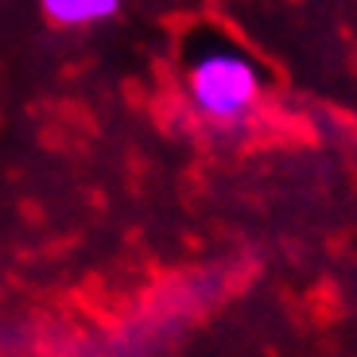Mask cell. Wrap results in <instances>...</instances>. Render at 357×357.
Segmentation results:
<instances>
[{
  "instance_id": "obj_1",
  "label": "cell",
  "mask_w": 357,
  "mask_h": 357,
  "mask_svg": "<svg viewBox=\"0 0 357 357\" xmlns=\"http://www.w3.org/2000/svg\"><path fill=\"white\" fill-rule=\"evenodd\" d=\"M260 86H264L260 66L233 43H214L206 51H195L190 59L187 93L206 121L218 125L245 121L260 101Z\"/></svg>"
},
{
  "instance_id": "obj_2",
  "label": "cell",
  "mask_w": 357,
  "mask_h": 357,
  "mask_svg": "<svg viewBox=\"0 0 357 357\" xmlns=\"http://www.w3.org/2000/svg\"><path fill=\"white\" fill-rule=\"evenodd\" d=\"M43 12L63 27H89V24H105L109 16L121 12L116 0H47Z\"/></svg>"
}]
</instances>
